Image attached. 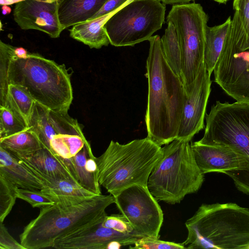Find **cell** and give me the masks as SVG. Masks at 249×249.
Returning a JSON list of instances; mask_svg holds the SVG:
<instances>
[{"label": "cell", "instance_id": "d4e9b609", "mask_svg": "<svg viewBox=\"0 0 249 249\" xmlns=\"http://www.w3.org/2000/svg\"><path fill=\"white\" fill-rule=\"evenodd\" d=\"M235 10L231 25L234 30V43L237 49H249V0H234Z\"/></svg>", "mask_w": 249, "mask_h": 249}, {"label": "cell", "instance_id": "ac0fdd59", "mask_svg": "<svg viewBox=\"0 0 249 249\" xmlns=\"http://www.w3.org/2000/svg\"><path fill=\"white\" fill-rule=\"evenodd\" d=\"M0 176L18 188L41 190L44 183L28 168L20 160L0 147Z\"/></svg>", "mask_w": 249, "mask_h": 249}, {"label": "cell", "instance_id": "d6986e66", "mask_svg": "<svg viewBox=\"0 0 249 249\" xmlns=\"http://www.w3.org/2000/svg\"><path fill=\"white\" fill-rule=\"evenodd\" d=\"M108 0H60L58 17L63 30L90 19Z\"/></svg>", "mask_w": 249, "mask_h": 249}, {"label": "cell", "instance_id": "e0dca14e", "mask_svg": "<svg viewBox=\"0 0 249 249\" xmlns=\"http://www.w3.org/2000/svg\"><path fill=\"white\" fill-rule=\"evenodd\" d=\"M90 144L87 141L74 156L63 159L77 182L96 195H101L97 177V167Z\"/></svg>", "mask_w": 249, "mask_h": 249}, {"label": "cell", "instance_id": "52a82bcc", "mask_svg": "<svg viewBox=\"0 0 249 249\" xmlns=\"http://www.w3.org/2000/svg\"><path fill=\"white\" fill-rule=\"evenodd\" d=\"M208 17L199 3L174 4L167 21L175 26L181 51L182 81L190 93L202 65Z\"/></svg>", "mask_w": 249, "mask_h": 249}, {"label": "cell", "instance_id": "8d00e7d4", "mask_svg": "<svg viewBox=\"0 0 249 249\" xmlns=\"http://www.w3.org/2000/svg\"><path fill=\"white\" fill-rule=\"evenodd\" d=\"M11 12V8L7 5H3L2 7V14L3 15L9 14Z\"/></svg>", "mask_w": 249, "mask_h": 249}, {"label": "cell", "instance_id": "e575fe53", "mask_svg": "<svg viewBox=\"0 0 249 249\" xmlns=\"http://www.w3.org/2000/svg\"><path fill=\"white\" fill-rule=\"evenodd\" d=\"M14 53L15 55L18 57H22L28 54L26 50L22 47H15Z\"/></svg>", "mask_w": 249, "mask_h": 249}, {"label": "cell", "instance_id": "cb8c5ba5", "mask_svg": "<svg viewBox=\"0 0 249 249\" xmlns=\"http://www.w3.org/2000/svg\"><path fill=\"white\" fill-rule=\"evenodd\" d=\"M35 102L25 88L20 85L9 84L4 104L0 106L11 109L28 126Z\"/></svg>", "mask_w": 249, "mask_h": 249}, {"label": "cell", "instance_id": "4fadbf2b", "mask_svg": "<svg viewBox=\"0 0 249 249\" xmlns=\"http://www.w3.org/2000/svg\"><path fill=\"white\" fill-rule=\"evenodd\" d=\"M211 74L202 65L190 93L184 92L182 116L177 140L190 142L204 128L206 106L211 92Z\"/></svg>", "mask_w": 249, "mask_h": 249}, {"label": "cell", "instance_id": "f1b7e54d", "mask_svg": "<svg viewBox=\"0 0 249 249\" xmlns=\"http://www.w3.org/2000/svg\"><path fill=\"white\" fill-rule=\"evenodd\" d=\"M17 198L25 200L33 208H41L54 204L53 201L40 190H32L18 188Z\"/></svg>", "mask_w": 249, "mask_h": 249}, {"label": "cell", "instance_id": "836d02e7", "mask_svg": "<svg viewBox=\"0 0 249 249\" xmlns=\"http://www.w3.org/2000/svg\"><path fill=\"white\" fill-rule=\"evenodd\" d=\"M165 4H176L189 3L195 0H160Z\"/></svg>", "mask_w": 249, "mask_h": 249}, {"label": "cell", "instance_id": "5b68a950", "mask_svg": "<svg viewBox=\"0 0 249 249\" xmlns=\"http://www.w3.org/2000/svg\"><path fill=\"white\" fill-rule=\"evenodd\" d=\"M115 201L113 196L101 194L71 207H41L37 217L24 227L20 243L26 249L53 248L56 239L103 218L107 208Z\"/></svg>", "mask_w": 249, "mask_h": 249}, {"label": "cell", "instance_id": "4316f807", "mask_svg": "<svg viewBox=\"0 0 249 249\" xmlns=\"http://www.w3.org/2000/svg\"><path fill=\"white\" fill-rule=\"evenodd\" d=\"M28 129L27 124L11 109L0 106V139Z\"/></svg>", "mask_w": 249, "mask_h": 249}, {"label": "cell", "instance_id": "d590c367", "mask_svg": "<svg viewBox=\"0 0 249 249\" xmlns=\"http://www.w3.org/2000/svg\"><path fill=\"white\" fill-rule=\"evenodd\" d=\"M22 0H0V4L1 5H9L11 4H13L14 3H17L18 1Z\"/></svg>", "mask_w": 249, "mask_h": 249}, {"label": "cell", "instance_id": "9c48e42d", "mask_svg": "<svg viewBox=\"0 0 249 249\" xmlns=\"http://www.w3.org/2000/svg\"><path fill=\"white\" fill-rule=\"evenodd\" d=\"M115 199L118 209L130 223L135 234L159 238L163 212L147 186L132 185L121 191Z\"/></svg>", "mask_w": 249, "mask_h": 249}, {"label": "cell", "instance_id": "30bf717a", "mask_svg": "<svg viewBox=\"0 0 249 249\" xmlns=\"http://www.w3.org/2000/svg\"><path fill=\"white\" fill-rule=\"evenodd\" d=\"M213 71L214 81L228 95L249 103V49L235 47L231 25Z\"/></svg>", "mask_w": 249, "mask_h": 249}, {"label": "cell", "instance_id": "603a6c76", "mask_svg": "<svg viewBox=\"0 0 249 249\" xmlns=\"http://www.w3.org/2000/svg\"><path fill=\"white\" fill-rule=\"evenodd\" d=\"M0 147L18 158L32 155L42 147L36 135L29 129L0 139Z\"/></svg>", "mask_w": 249, "mask_h": 249}, {"label": "cell", "instance_id": "4dcf8cb0", "mask_svg": "<svg viewBox=\"0 0 249 249\" xmlns=\"http://www.w3.org/2000/svg\"><path fill=\"white\" fill-rule=\"evenodd\" d=\"M102 226L124 233H134L130 223L123 214L107 215L101 222Z\"/></svg>", "mask_w": 249, "mask_h": 249}, {"label": "cell", "instance_id": "2e32d148", "mask_svg": "<svg viewBox=\"0 0 249 249\" xmlns=\"http://www.w3.org/2000/svg\"><path fill=\"white\" fill-rule=\"evenodd\" d=\"M18 159L38 177L46 186L60 180H71L78 183L62 158L46 147L42 146L30 156Z\"/></svg>", "mask_w": 249, "mask_h": 249}, {"label": "cell", "instance_id": "83f0119b", "mask_svg": "<svg viewBox=\"0 0 249 249\" xmlns=\"http://www.w3.org/2000/svg\"><path fill=\"white\" fill-rule=\"evenodd\" d=\"M18 188L17 185L0 176V222L3 223L15 204Z\"/></svg>", "mask_w": 249, "mask_h": 249}, {"label": "cell", "instance_id": "8992f818", "mask_svg": "<svg viewBox=\"0 0 249 249\" xmlns=\"http://www.w3.org/2000/svg\"><path fill=\"white\" fill-rule=\"evenodd\" d=\"M162 149V156L150 174L147 188L157 200L179 203L199 190L204 174L196 163L190 142L176 139Z\"/></svg>", "mask_w": 249, "mask_h": 249}, {"label": "cell", "instance_id": "74e56055", "mask_svg": "<svg viewBox=\"0 0 249 249\" xmlns=\"http://www.w3.org/2000/svg\"><path fill=\"white\" fill-rule=\"evenodd\" d=\"M214 0V1L216 2H218L219 3H224V4H225L227 3V2L229 0Z\"/></svg>", "mask_w": 249, "mask_h": 249}, {"label": "cell", "instance_id": "7a4b0ae2", "mask_svg": "<svg viewBox=\"0 0 249 249\" xmlns=\"http://www.w3.org/2000/svg\"><path fill=\"white\" fill-rule=\"evenodd\" d=\"M146 60L148 82L145 115L147 137L161 146L177 139L184 99L181 80L164 57L160 37L152 36Z\"/></svg>", "mask_w": 249, "mask_h": 249}, {"label": "cell", "instance_id": "277c9868", "mask_svg": "<svg viewBox=\"0 0 249 249\" xmlns=\"http://www.w3.org/2000/svg\"><path fill=\"white\" fill-rule=\"evenodd\" d=\"M162 155V147L148 137L124 144L111 141L105 151L95 157L99 183L114 197L134 184L147 186Z\"/></svg>", "mask_w": 249, "mask_h": 249}, {"label": "cell", "instance_id": "3957f363", "mask_svg": "<svg viewBox=\"0 0 249 249\" xmlns=\"http://www.w3.org/2000/svg\"><path fill=\"white\" fill-rule=\"evenodd\" d=\"M185 225L186 249H249V208L202 204Z\"/></svg>", "mask_w": 249, "mask_h": 249}, {"label": "cell", "instance_id": "9a60e30c", "mask_svg": "<svg viewBox=\"0 0 249 249\" xmlns=\"http://www.w3.org/2000/svg\"><path fill=\"white\" fill-rule=\"evenodd\" d=\"M196 163L204 174L224 173L234 179L247 169L246 158L232 148L221 145L191 144Z\"/></svg>", "mask_w": 249, "mask_h": 249}, {"label": "cell", "instance_id": "d6a6232c", "mask_svg": "<svg viewBox=\"0 0 249 249\" xmlns=\"http://www.w3.org/2000/svg\"><path fill=\"white\" fill-rule=\"evenodd\" d=\"M129 0H108L103 7L90 19L103 16L121 7Z\"/></svg>", "mask_w": 249, "mask_h": 249}, {"label": "cell", "instance_id": "8fae6325", "mask_svg": "<svg viewBox=\"0 0 249 249\" xmlns=\"http://www.w3.org/2000/svg\"><path fill=\"white\" fill-rule=\"evenodd\" d=\"M104 217L87 227L56 239L53 248L58 249H119L122 246L133 245L142 237L135 233H124L102 226L101 222Z\"/></svg>", "mask_w": 249, "mask_h": 249}, {"label": "cell", "instance_id": "ba28073f", "mask_svg": "<svg viewBox=\"0 0 249 249\" xmlns=\"http://www.w3.org/2000/svg\"><path fill=\"white\" fill-rule=\"evenodd\" d=\"M166 6L160 0H130L107 21L110 43L133 46L148 40L164 22Z\"/></svg>", "mask_w": 249, "mask_h": 249}, {"label": "cell", "instance_id": "7c38bea8", "mask_svg": "<svg viewBox=\"0 0 249 249\" xmlns=\"http://www.w3.org/2000/svg\"><path fill=\"white\" fill-rule=\"evenodd\" d=\"M28 129L37 136L42 146H51L72 135L84 136L81 124L68 112H55L36 102Z\"/></svg>", "mask_w": 249, "mask_h": 249}, {"label": "cell", "instance_id": "44dd1931", "mask_svg": "<svg viewBox=\"0 0 249 249\" xmlns=\"http://www.w3.org/2000/svg\"><path fill=\"white\" fill-rule=\"evenodd\" d=\"M40 191L60 207L76 205L97 195L80 184L68 180L53 181Z\"/></svg>", "mask_w": 249, "mask_h": 249}, {"label": "cell", "instance_id": "7402d4cb", "mask_svg": "<svg viewBox=\"0 0 249 249\" xmlns=\"http://www.w3.org/2000/svg\"><path fill=\"white\" fill-rule=\"evenodd\" d=\"M231 24V17H229L221 24L206 27L204 63L206 70L211 75L220 56Z\"/></svg>", "mask_w": 249, "mask_h": 249}, {"label": "cell", "instance_id": "1f68e13d", "mask_svg": "<svg viewBox=\"0 0 249 249\" xmlns=\"http://www.w3.org/2000/svg\"><path fill=\"white\" fill-rule=\"evenodd\" d=\"M0 249H26L9 233L3 223L0 222Z\"/></svg>", "mask_w": 249, "mask_h": 249}, {"label": "cell", "instance_id": "5bb4252c", "mask_svg": "<svg viewBox=\"0 0 249 249\" xmlns=\"http://www.w3.org/2000/svg\"><path fill=\"white\" fill-rule=\"evenodd\" d=\"M60 0H22L14 10V18L23 30H37L52 38L59 36L63 29L58 17Z\"/></svg>", "mask_w": 249, "mask_h": 249}, {"label": "cell", "instance_id": "ffe728a7", "mask_svg": "<svg viewBox=\"0 0 249 249\" xmlns=\"http://www.w3.org/2000/svg\"><path fill=\"white\" fill-rule=\"evenodd\" d=\"M130 0L112 12L72 26L70 30V36L90 48L100 49L104 46H107L110 41L104 25L110 17Z\"/></svg>", "mask_w": 249, "mask_h": 249}, {"label": "cell", "instance_id": "484cf974", "mask_svg": "<svg viewBox=\"0 0 249 249\" xmlns=\"http://www.w3.org/2000/svg\"><path fill=\"white\" fill-rule=\"evenodd\" d=\"M167 22V27L160 38L162 52L168 65L182 81L181 55L179 41L173 23Z\"/></svg>", "mask_w": 249, "mask_h": 249}, {"label": "cell", "instance_id": "f546056e", "mask_svg": "<svg viewBox=\"0 0 249 249\" xmlns=\"http://www.w3.org/2000/svg\"><path fill=\"white\" fill-rule=\"evenodd\" d=\"M129 249H184L183 243L159 240V238L143 237L140 238L133 247Z\"/></svg>", "mask_w": 249, "mask_h": 249}, {"label": "cell", "instance_id": "6da1fadb", "mask_svg": "<svg viewBox=\"0 0 249 249\" xmlns=\"http://www.w3.org/2000/svg\"><path fill=\"white\" fill-rule=\"evenodd\" d=\"M15 47L0 41V106L3 105L9 84L25 88L49 109L68 112L73 100L71 73L66 66L36 53L17 56Z\"/></svg>", "mask_w": 249, "mask_h": 249}]
</instances>
